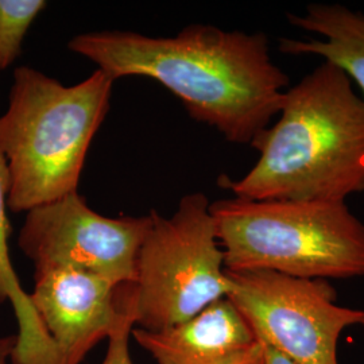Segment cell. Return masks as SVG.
Here are the masks:
<instances>
[{
    "mask_svg": "<svg viewBox=\"0 0 364 364\" xmlns=\"http://www.w3.org/2000/svg\"><path fill=\"white\" fill-rule=\"evenodd\" d=\"M69 49L115 81L127 76L156 80L181 100L191 117L236 144H251L270 126L290 85L262 33L210 25L185 27L169 38L99 31L70 39Z\"/></svg>",
    "mask_w": 364,
    "mask_h": 364,
    "instance_id": "cell-1",
    "label": "cell"
},
{
    "mask_svg": "<svg viewBox=\"0 0 364 364\" xmlns=\"http://www.w3.org/2000/svg\"><path fill=\"white\" fill-rule=\"evenodd\" d=\"M279 119L251 147L247 174L218 185L248 200L346 201L364 192V100L350 77L323 61L284 93Z\"/></svg>",
    "mask_w": 364,
    "mask_h": 364,
    "instance_id": "cell-2",
    "label": "cell"
},
{
    "mask_svg": "<svg viewBox=\"0 0 364 364\" xmlns=\"http://www.w3.org/2000/svg\"><path fill=\"white\" fill-rule=\"evenodd\" d=\"M0 151L11 176L9 209L28 212L77 192L87 153L105 122L115 80L97 69L65 87L30 66L14 70Z\"/></svg>",
    "mask_w": 364,
    "mask_h": 364,
    "instance_id": "cell-3",
    "label": "cell"
},
{
    "mask_svg": "<svg viewBox=\"0 0 364 364\" xmlns=\"http://www.w3.org/2000/svg\"><path fill=\"white\" fill-rule=\"evenodd\" d=\"M209 210L228 272L364 277V224L346 201L223 198Z\"/></svg>",
    "mask_w": 364,
    "mask_h": 364,
    "instance_id": "cell-4",
    "label": "cell"
},
{
    "mask_svg": "<svg viewBox=\"0 0 364 364\" xmlns=\"http://www.w3.org/2000/svg\"><path fill=\"white\" fill-rule=\"evenodd\" d=\"M204 193L182 197L174 215L151 212L136 259L135 324L150 332L178 326L227 297L224 254Z\"/></svg>",
    "mask_w": 364,
    "mask_h": 364,
    "instance_id": "cell-5",
    "label": "cell"
},
{
    "mask_svg": "<svg viewBox=\"0 0 364 364\" xmlns=\"http://www.w3.org/2000/svg\"><path fill=\"white\" fill-rule=\"evenodd\" d=\"M230 299L255 338L297 364H338V341L348 326H364V311L338 306L326 279L274 272H228Z\"/></svg>",
    "mask_w": 364,
    "mask_h": 364,
    "instance_id": "cell-6",
    "label": "cell"
},
{
    "mask_svg": "<svg viewBox=\"0 0 364 364\" xmlns=\"http://www.w3.org/2000/svg\"><path fill=\"white\" fill-rule=\"evenodd\" d=\"M150 225L151 215L102 216L76 192L28 210L18 245L33 260L36 273L72 267L117 284H134L138 252Z\"/></svg>",
    "mask_w": 364,
    "mask_h": 364,
    "instance_id": "cell-7",
    "label": "cell"
},
{
    "mask_svg": "<svg viewBox=\"0 0 364 364\" xmlns=\"http://www.w3.org/2000/svg\"><path fill=\"white\" fill-rule=\"evenodd\" d=\"M31 304L58 355L60 364H80L108 338L124 312L132 284L97 274L57 267L34 273Z\"/></svg>",
    "mask_w": 364,
    "mask_h": 364,
    "instance_id": "cell-8",
    "label": "cell"
},
{
    "mask_svg": "<svg viewBox=\"0 0 364 364\" xmlns=\"http://www.w3.org/2000/svg\"><path fill=\"white\" fill-rule=\"evenodd\" d=\"M131 335L159 364H235L257 344L254 331L227 297L178 326L159 332L132 328Z\"/></svg>",
    "mask_w": 364,
    "mask_h": 364,
    "instance_id": "cell-9",
    "label": "cell"
},
{
    "mask_svg": "<svg viewBox=\"0 0 364 364\" xmlns=\"http://www.w3.org/2000/svg\"><path fill=\"white\" fill-rule=\"evenodd\" d=\"M287 22L321 39H279L287 55H317L338 66L360 88L364 100V14L341 4L312 3L302 14L289 13Z\"/></svg>",
    "mask_w": 364,
    "mask_h": 364,
    "instance_id": "cell-10",
    "label": "cell"
},
{
    "mask_svg": "<svg viewBox=\"0 0 364 364\" xmlns=\"http://www.w3.org/2000/svg\"><path fill=\"white\" fill-rule=\"evenodd\" d=\"M11 176L7 161L0 151V304L10 302L18 323L10 362L13 364H58V355L30 294L22 289L10 258L9 239L11 227L7 216Z\"/></svg>",
    "mask_w": 364,
    "mask_h": 364,
    "instance_id": "cell-11",
    "label": "cell"
},
{
    "mask_svg": "<svg viewBox=\"0 0 364 364\" xmlns=\"http://www.w3.org/2000/svg\"><path fill=\"white\" fill-rule=\"evenodd\" d=\"M46 6L43 0H0V72L19 58L28 28Z\"/></svg>",
    "mask_w": 364,
    "mask_h": 364,
    "instance_id": "cell-12",
    "label": "cell"
},
{
    "mask_svg": "<svg viewBox=\"0 0 364 364\" xmlns=\"http://www.w3.org/2000/svg\"><path fill=\"white\" fill-rule=\"evenodd\" d=\"M135 290L132 284L130 301L119 318L117 326L108 336V350L103 364H134L131 360L129 338L135 326Z\"/></svg>",
    "mask_w": 364,
    "mask_h": 364,
    "instance_id": "cell-13",
    "label": "cell"
},
{
    "mask_svg": "<svg viewBox=\"0 0 364 364\" xmlns=\"http://www.w3.org/2000/svg\"><path fill=\"white\" fill-rule=\"evenodd\" d=\"M259 340L262 346V353H263V364H297L293 362L284 352L275 348L270 343Z\"/></svg>",
    "mask_w": 364,
    "mask_h": 364,
    "instance_id": "cell-14",
    "label": "cell"
},
{
    "mask_svg": "<svg viewBox=\"0 0 364 364\" xmlns=\"http://www.w3.org/2000/svg\"><path fill=\"white\" fill-rule=\"evenodd\" d=\"M15 335L0 338V364H9L14 347H15Z\"/></svg>",
    "mask_w": 364,
    "mask_h": 364,
    "instance_id": "cell-15",
    "label": "cell"
},
{
    "mask_svg": "<svg viewBox=\"0 0 364 364\" xmlns=\"http://www.w3.org/2000/svg\"><path fill=\"white\" fill-rule=\"evenodd\" d=\"M235 364H263V353L259 340L257 338V344Z\"/></svg>",
    "mask_w": 364,
    "mask_h": 364,
    "instance_id": "cell-16",
    "label": "cell"
}]
</instances>
